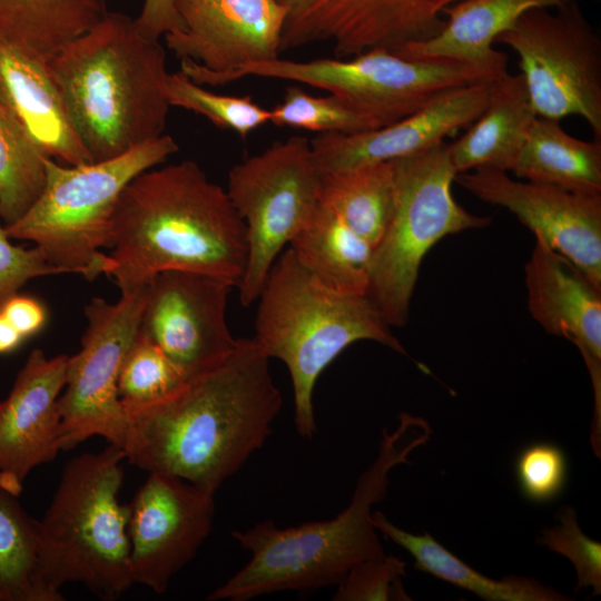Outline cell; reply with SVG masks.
<instances>
[{"label":"cell","mask_w":601,"mask_h":601,"mask_svg":"<svg viewBox=\"0 0 601 601\" xmlns=\"http://www.w3.org/2000/svg\"><path fill=\"white\" fill-rule=\"evenodd\" d=\"M282 404L269 358L252 338L242 337L225 362L167 396L122 405L125 460L215 494L264 445Z\"/></svg>","instance_id":"1"},{"label":"cell","mask_w":601,"mask_h":601,"mask_svg":"<svg viewBox=\"0 0 601 601\" xmlns=\"http://www.w3.org/2000/svg\"><path fill=\"white\" fill-rule=\"evenodd\" d=\"M110 276L120 294L167 270L198 273L237 287L247 233L227 191L193 160L148 169L122 190L111 225Z\"/></svg>","instance_id":"2"},{"label":"cell","mask_w":601,"mask_h":601,"mask_svg":"<svg viewBox=\"0 0 601 601\" xmlns=\"http://www.w3.org/2000/svg\"><path fill=\"white\" fill-rule=\"evenodd\" d=\"M432 434L428 423L407 413L394 431L383 430L378 454L361 475L349 504L336 516L278 528L273 520L231 536L249 561L207 600L247 601L262 594L337 585L356 564L385 554L372 521V506L386 494L388 475Z\"/></svg>","instance_id":"3"},{"label":"cell","mask_w":601,"mask_h":601,"mask_svg":"<svg viewBox=\"0 0 601 601\" xmlns=\"http://www.w3.org/2000/svg\"><path fill=\"white\" fill-rule=\"evenodd\" d=\"M47 65L92 161L165 134L170 108L166 51L140 32L135 19L108 11Z\"/></svg>","instance_id":"4"},{"label":"cell","mask_w":601,"mask_h":601,"mask_svg":"<svg viewBox=\"0 0 601 601\" xmlns=\"http://www.w3.org/2000/svg\"><path fill=\"white\" fill-rule=\"evenodd\" d=\"M256 302L252 339L268 358H278L287 366L294 422L302 437L311 439L316 430L315 384L345 348L366 339L408 355L367 295H342L322 286L289 247L276 258Z\"/></svg>","instance_id":"5"},{"label":"cell","mask_w":601,"mask_h":601,"mask_svg":"<svg viewBox=\"0 0 601 601\" xmlns=\"http://www.w3.org/2000/svg\"><path fill=\"white\" fill-rule=\"evenodd\" d=\"M121 447L70 460L43 518L38 521L41 575L61 593L79 582L108 600L132 584L129 568L128 506L118 494L124 481Z\"/></svg>","instance_id":"6"},{"label":"cell","mask_w":601,"mask_h":601,"mask_svg":"<svg viewBox=\"0 0 601 601\" xmlns=\"http://www.w3.org/2000/svg\"><path fill=\"white\" fill-rule=\"evenodd\" d=\"M178 151L167 134L117 157L61 165L46 157V181L33 205L11 225L10 238L28 240L49 264L88 280L109 275L112 216L125 187Z\"/></svg>","instance_id":"7"},{"label":"cell","mask_w":601,"mask_h":601,"mask_svg":"<svg viewBox=\"0 0 601 601\" xmlns=\"http://www.w3.org/2000/svg\"><path fill=\"white\" fill-rule=\"evenodd\" d=\"M395 199L388 225L373 249L367 296L390 326H404L426 253L443 237L483 228L491 218L467 211L452 195L456 170L449 145L392 160Z\"/></svg>","instance_id":"8"},{"label":"cell","mask_w":601,"mask_h":601,"mask_svg":"<svg viewBox=\"0 0 601 601\" xmlns=\"http://www.w3.org/2000/svg\"><path fill=\"white\" fill-rule=\"evenodd\" d=\"M247 76L326 90L380 128L407 117L446 90L495 77L464 62L406 59L372 49L349 58L294 61L278 57L247 62L220 77L216 86Z\"/></svg>","instance_id":"9"},{"label":"cell","mask_w":601,"mask_h":601,"mask_svg":"<svg viewBox=\"0 0 601 601\" xmlns=\"http://www.w3.org/2000/svg\"><path fill=\"white\" fill-rule=\"evenodd\" d=\"M318 181L311 141L302 136L230 168L226 191L247 233V262L237 286L244 306L256 302L276 258L317 207Z\"/></svg>","instance_id":"10"},{"label":"cell","mask_w":601,"mask_h":601,"mask_svg":"<svg viewBox=\"0 0 601 601\" xmlns=\"http://www.w3.org/2000/svg\"><path fill=\"white\" fill-rule=\"evenodd\" d=\"M522 14L496 42L519 57L538 117L575 115L601 139V40L579 1Z\"/></svg>","instance_id":"11"},{"label":"cell","mask_w":601,"mask_h":601,"mask_svg":"<svg viewBox=\"0 0 601 601\" xmlns=\"http://www.w3.org/2000/svg\"><path fill=\"white\" fill-rule=\"evenodd\" d=\"M147 285L115 303L93 297L85 307L81 347L69 356L61 415V449L92 436L122 449L127 417L118 395L122 361L139 331Z\"/></svg>","instance_id":"12"},{"label":"cell","mask_w":601,"mask_h":601,"mask_svg":"<svg viewBox=\"0 0 601 601\" xmlns=\"http://www.w3.org/2000/svg\"><path fill=\"white\" fill-rule=\"evenodd\" d=\"M286 11L280 52L328 41L337 58L396 53L437 35L461 0H276Z\"/></svg>","instance_id":"13"},{"label":"cell","mask_w":601,"mask_h":601,"mask_svg":"<svg viewBox=\"0 0 601 601\" xmlns=\"http://www.w3.org/2000/svg\"><path fill=\"white\" fill-rule=\"evenodd\" d=\"M181 28L165 36L180 72L216 86L239 66L279 57L286 11L276 0H175Z\"/></svg>","instance_id":"14"},{"label":"cell","mask_w":601,"mask_h":601,"mask_svg":"<svg viewBox=\"0 0 601 601\" xmlns=\"http://www.w3.org/2000/svg\"><path fill=\"white\" fill-rule=\"evenodd\" d=\"M231 288L198 273L161 272L147 284L138 332L157 344L186 378L211 370L239 344L226 322Z\"/></svg>","instance_id":"15"},{"label":"cell","mask_w":601,"mask_h":601,"mask_svg":"<svg viewBox=\"0 0 601 601\" xmlns=\"http://www.w3.org/2000/svg\"><path fill=\"white\" fill-rule=\"evenodd\" d=\"M127 506L132 581L164 593L209 535L214 494L177 476L151 472Z\"/></svg>","instance_id":"16"},{"label":"cell","mask_w":601,"mask_h":601,"mask_svg":"<svg viewBox=\"0 0 601 601\" xmlns=\"http://www.w3.org/2000/svg\"><path fill=\"white\" fill-rule=\"evenodd\" d=\"M455 181L479 199L510 210L601 288V194L518 181L508 171L486 167L456 174Z\"/></svg>","instance_id":"17"},{"label":"cell","mask_w":601,"mask_h":601,"mask_svg":"<svg viewBox=\"0 0 601 601\" xmlns=\"http://www.w3.org/2000/svg\"><path fill=\"white\" fill-rule=\"evenodd\" d=\"M535 237L525 264L528 306L548 333L563 336L580 351L588 368L594 414L590 441L601 456V288L566 257Z\"/></svg>","instance_id":"18"},{"label":"cell","mask_w":601,"mask_h":601,"mask_svg":"<svg viewBox=\"0 0 601 601\" xmlns=\"http://www.w3.org/2000/svg\"><path fill=\"white\" fill-rule=\"evenodd\" d=\"M68 355L48 358L35 348L0 407V486L13 495L35 467L61 449L59 397L66 385Z\"/></svg>","instance_id":"19"},{"label":"cell","mask_w":601,"mask_h":601,"mask_svg":"<svg viewBox=\"0 0 601 601\" xmlns=\"http://www.w3.org/2000/svg\"><path fill=\"white\" fill-rule=\"evenodd\" d=\"M492 79L446 90L407 117L356 134H321L311 141L319 173L392 161L444 141L486 106Z\"/></svg>","instance_id":"20"},{"label":"cell","mask_w":601,"mask_h":601,"mask_svg":"<svg viewBox=\"0 0 601 601\" xmlns=\"http://www.w3.org/2000/svg\"><path fill=\"white\" fill-rule=\"evenodd\" d=\"M0 106L48 157L92 162L48 65L0 41Z\"/></svg>","instance_id":"21"},{"label":"cell","mask_w":601,"mask_h":601,"mask_svg":"<svg viewBox=\"0 0 601 601\" xmlns=\"http://www.w3.org/2000/svg\"><path fill=\"white\" fill-rule=\"evenodd\" d=\"M573 1L579 0H461L446 9L444 27L437 35L395 55L415 60H454L496 76L506 70L509 60L493 48L501 33L528 10L558 8Z\"/></svg>","instance_id":"22"},{"label":"cell","mask_w":601,"mask_h":601,"mask_svg":"<svg viewBox=\"0 0 601 601\" xmlns=\"http://www.w3.org/2000/svg\"><path fill=\"white\" fill-rule=\"evenodd\" d=\"M536 117L522 73L496 75L481 115L449 145L456 173L482 167L512 170Z\"/></svg>","instance_id":"23"},{"label":"cell","mask_w":601,"mask_h":601,"mask_svg":"<svg viewBox=\"0 0 601 601\" xmlns=\"http://www.w3.org/2000/svg\"><path fill=\"white\" fill-rule=\"evenodd\" d=\"M288 246L322 286L342 295H367L374 247L319 201Z\"/></svg>","instance_id":"24"},{"label":"cell","mask_w":601,"mask_h":601,"mask_svg":"<svg viewBox=\"0 0 601 601\" xmlns=\"http://www.w3.org/2000/svg\"><path fill=\"white\" fill-rule=\"evenodd\" d=\"M511 171L528 181L601 194V139H578L560 119L536 117Z\"/></svg>","instance_id":"25"},{"label":"cell","mask_w":601,"mask_h":601,"mask_svg":"<svg viewBox=\"0 0 601 601\" xmlns=\"http://www.w3.org/2000/svg\"><path fill=\"white\" fill-rule=\"evenodd\" d=\"M107 12L106 0H0V41L48 63Z\"/></svg>","instance_id":"26"},{"label":"cell","mask_w":601,"mask_h":601,"mask_svg":"<svg viewBox=\"0 0 601 601\" xmlns=\"http://www.w3.org/2000/svg\"><path fill=\"white\" fill-rule=\"evenodd\" d=\"M372 521L378 532L406 550L414 566L487 601H569L551 587L533 578L509 575L495 580L474 570L431 534H414L393 524L382 512L375 511Z\"/></svg>","instance_id":"27"},{"label":"cell","mask_w":601,"mask_h":601,"mask_svg":"<svg viewBox=\"0 0 601 601\" xmlns=\"http://www.w3.org/2000/svg\"><path fill=\"white\" fill-rule=\"evenodd\" d=\"M318 201L373 247L383 236L395 199L392 161L319 173Z\"/></svg>","instance_id":"28"},{"label":"cell","mask_w":601,"mask_h":601,"mask_svg":"<svg viewBox=\"0 0 601 601\" xmlns=\"http://www.w3.org/2000/svg\"><path fill=\"white\" fill-rule=\"evenodd\" d=\"M62 600L41 575L38 521L0 486V601Z\"/></svg>","instance_id":"29"},{"label":"cell","mask_w":601,"mask_h":601,"mask_svg":"<svg viewBox=\"0 0 601 601\" xmlns=\"http://www.w3.org/2000/svg\"><path fill=\"white\" fill-rule=\"evenodd\" d=\"M46 157L0 106V219L4 226L23 216L41 194Z\"/></svg>","instance_id":"30"},{"label":"cell","mask_w":601,"mask_h":601,"mask_svg":"<svg viewBox=\"0 0 601 601\" xmlns=\"http://www.w3.org/2000/svg\"><path fill=\"white\" fill-rule=\"evenodd\" d=\"M165 92L170 107L198 114L217 127L234 131L243 139L270 120V110L257 105L249 96L211 92L180 71L169 72Z\"/></svg>","instance_id":"31"},{"label":"cell","mask_w":601,"mask_h":601,"mask_svg":"<svg viewBox=\"0 0 601 601\" xmlns=\"http://www.w3.org/2000/svg\"><path fill=\"white\" fill-rule=\"evenodd\" d=\"M187 378L162 349L138 332L120 367L118 395L122 405L158 401Z\"/></svg>","instance_id":"32"},{"label":"cell","mask_w":601,"mask_h":601,"mask_svg":"<svg viewBox=\"0 0 601 601\" xmlns=\"http://www.w3.org/2000/svg\"><path fill=\"white\" fill-rule=\"evenodd\" d=\"M269 122L322 134H356L380 128L336 97H314L297 86L288 87L283 101L270 109Z\"/></svg>","instance_id":"33"},{"label":"cell","mask_w":601,"mask_h":601,"mask_svg":"<svg viewBox=\"0 0 601 601\" xmlns=\"http://www.w3.org/2000/svg\"><path fill=\"white\" fill-rule=\"evenodd\" d=\"M558 523L543 529L538 542L568 558L577 572L575 592L591 588L593 595L601 593V544L583 533L577 513L562 506L555 514Z\"/></svg>","instance_id":"34"},{"label":"cell","mask_w":601,"mask_h":601,"mask_svg":"<svg viewBox=\"0 0 601 601\" xmlns=\"http://www.w3.org/2000/svg\"><path fill=\"white\" fill-rule=\"evenodd\" d=\"M405 563L394 555L365 560L353 566L336 585L335 601L410 600L402 579Z\"/></svg>","instance_id":"35"},{"label":"cell","mask_w":601,"mask_h":601,"mask_svg":"<svg viewBox=\"0 0 601 601\" xmlns=\"http://www.w3.org/2000/svg\"><path fill=\"white\" fill-rule=\"evenodd\" d=\"M515 475L523 496L533 503H548L563 491L568 463L562 449L552 443L524 447L515 462Z\"/></svg>","instance_id":"36"},{"label":"cell","mask_w":601,"mask_h":601,"mask_svg":"<svg viewBox=\"0 0 601 601\" xmlns=\"http://www.w3.org/2000/svg\"><path fill=\"white\" fill-rule=\"evenodd\" d=\"M0 219V307L31 279L65 272L47 262L36 246L24 248L10 242Z\"/></svg>","instance_id":"37"},{"label":"cell","mask_w":601,"mask_h":601,"mask_svg":"<svg viewBox=\"0 0 601 601\" xmlns=\"http://www.w3.org/2000/svg\"><path fill=\"white\" fill-rule=\"evenodd\" d=\"M0 312L24 338L41 331L47 321L43 304L32 296L19 293L9 297L1 305Z\"/></svg>","instance_id":"38"},{"label":"cell","mask_w":601,"mask_h":601,"mask_svg":"<svg viewBox=\"0 0 601 601\" xmlns=\"http://www.w3.org/2000/svg\"><path fill=\"white\" fill-rule=\"evenodd\" d=\"M135 21L142 35L155 40L181 28L175 0H144Z\"/></svg>","instance_id":"39"},{"label":"cell","mask_w":601,"mask_h":601,"mask_svg":"<svg viewBox=\"0 0 601 601\" xmlns=\"http://www.w3.org/2000/svg\"><path fill=\"white\" fill-rule=\"evenodd\" d=\"M23 339L24 337L0 312V354H8L16 351Z\"/></svg>","instance_id":"40"},{"label":"cell","mask_w":601,"mask_h":601,"mask_svg":"<svg viewBox=\"0 0 601 601\" xmlns=\"http://www.w3.org/2000/svg\"><path fill=\"white\" fill-rule=\"evenodd\" d=\"M0 407H1V401H0Z\"/></svg>","instance_id":"41"}]
</instances>
